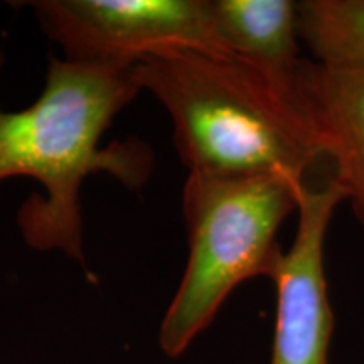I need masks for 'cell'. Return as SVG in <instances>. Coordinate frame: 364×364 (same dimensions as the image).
Here are the masks:
<instances>
[{
    "instance_id": "cell-1",
    "label": "cell",
    "mask_w": 364,
    "mask_h": 364,
    "mask_svg": "<svg viewBox=\"0 0 364 364\" xmlns=\"http://www.w3.org/2000/svg\"><path fill=\"white\" fill-rule=\"evenodd\" d=\"M142 91L134 68L49 58L43 93L21 112L0 108V184L29 177L43 186L22 204L17 225L39 252H61L86 268L81 186L105 172L129 189L147 182L152 150L140 140L102 139L113 120Z\"/></svg>"
},
{
    "instance_id": "cell-2",
    "label": "cell",
    "mask_w": 364,
    "mask_h": 364,
    "mask_svg": "<svg viewBox=\"0 0 364 364\" xmlns=\"http://www.w3.org/2000/svg\"><path fill=\"white\" fill-rule=\"evenodd\" d=\"M134 75L169 113L189 172L280 174L306 182L327 161L299 95L238 58L172 51L147 58Z\"/></svg>"
},
{
    "instance_id": "cell-3",
    "label": "cell",
    "mask_w": 364,
    "mask_h": 364,
    "mask_svg": "<svg viewBox=\"0 0 364 364\" xmlns=\"http://www.w3.org/2000/svg\"><path fill=\"white\" fill-rule=\"evenodd\" d=\"M302 188L280 174L189 172L182 191L189 257L159 327L164 354L188 351L236 287L270 279L284 253L277 233L297 213Z\"/></svg>"
},
{
    "instance_id": "cell-4",
    "label": "cell",
    "mask_w": 364,
    "mask_h": 364,
    "mask_svg": "<svg viewBox=\"0 0 364 364\" xmlns=\"http://www.w3.org/2000/svg\"><path fill=\"white\" fill-rule=\"evenodd\" d=\"M27 6L70 61L129 70L172 51L231 56L209 0H38Z\"/></svg>"
},
{
    "instance_id": "cell-5",
    "label": "cell",
    "mask_w": 364,
    "mask_h": 364,
    "mask_svg": "<svg viewBox=\"0 0 364 364\" xmlns=\"http://www.w3.org/2000/svg\"><path fill=\"white\" fill-rule=\"evenodd\" d=\"M348 196L334 177L304 182L292 245L270 280L275 285V334L270 364H327L334 314L326 279V238Z\"/></svg>"
},
{
    "instance_id": "cell-6",
    "label": "cell",
    "mask_w": 364,
    "mask_h": 364,
    "mask_svg": "<svg viewBox=\"0 0 364 364\" xmlns=\"http://www.w3.org/2000/svg\"><path fill=\"white\" fill-rule=\"evenodd\" d=\"M297 95L364 226V65L304 59Z\"/></svg>"
},
{
    "instance_id": "cell-7",
    "label": "cell",
    "mask_w": 364,
    "mask_h": 364,
    "mask_svg": "<svg viewBox=\"0 0 364 364\" xmlns=\"http://www.w3.org/2000/svg\"><path fill=\"white\" fill-rule=\"evenodd\" d=\"M213 19L231 56L297 95L299 11L292 0H209Z\"/></svg>"
},
{
    "instance_id": "cell-8",
    "label": "cell",
    "mask_w": 364,
    "mask_h": 364,
    "mask_svg": "<svg viewBox=\"0 0 364 364\" xmlns=\"http://www.w3.org/2000/svg\"><path fill=\"white\" fill-rule=\"evenodd\" d=\"M297 11L314 61L364 65V0H302Z\"/></svg>"
}]
</instances>
